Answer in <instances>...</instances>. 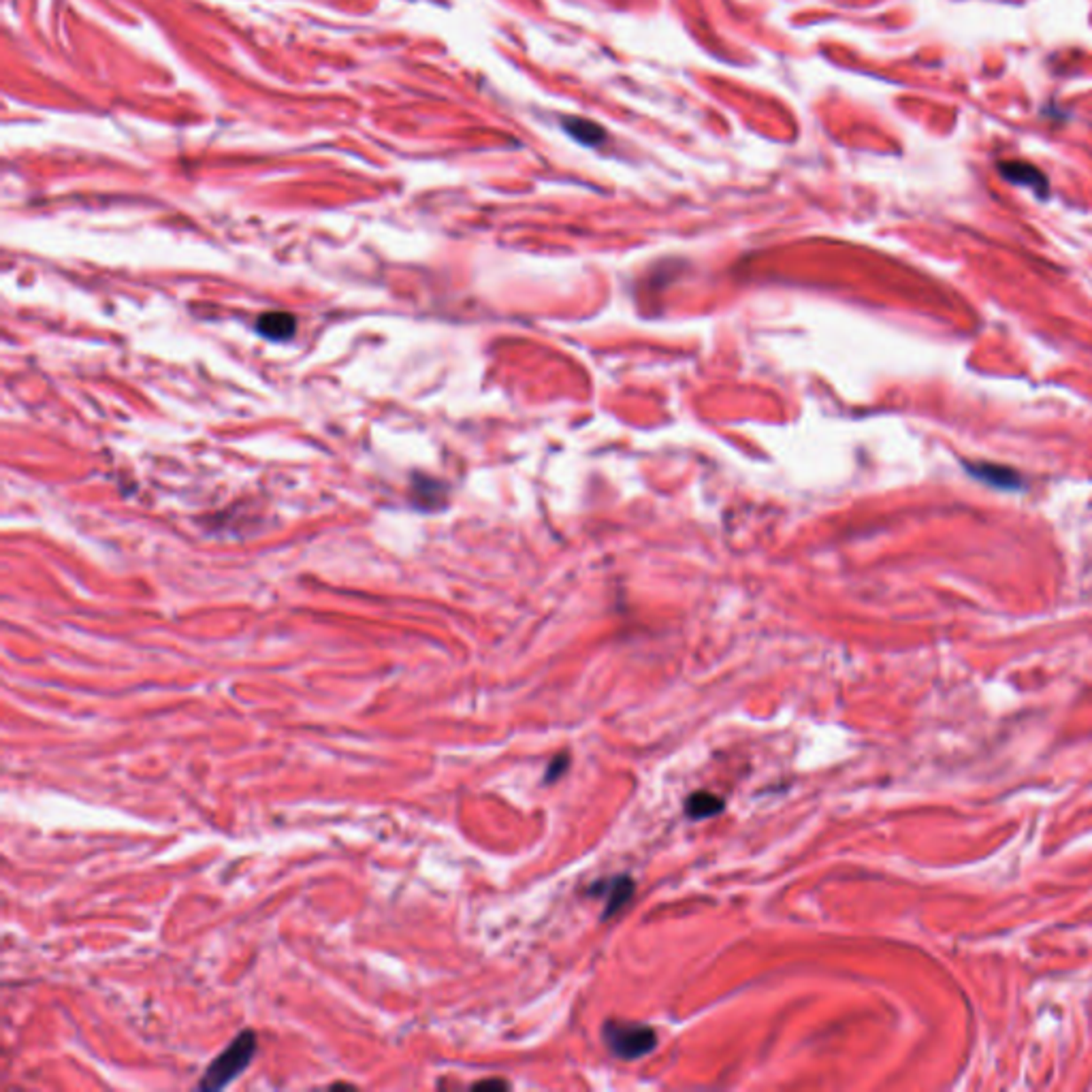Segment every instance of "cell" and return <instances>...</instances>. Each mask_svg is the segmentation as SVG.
Segmentation results:
<instances>
[{
  "label": "cell",
  "mask_w": 1092,
  "mask_h": 1092,
  "mask_svg": "<svg viewBox=\"0 0 1092 1092\" xmlns=\"http://www.w3.org/2000/svg\"><path fill=\"white\" fill-rule=\"evenodd\" d=\"M256 1048H259V1043H256L254 1033H252L250 1028L248 1031H241L239 1035L229 1043L227 1049L220 1052L218 1057L212 1060V1065L205 1069L203 1078L199 1081V1088L214 1092L229 1086L230 1081L239 1078V1075L250 1067Z\"/></svg>",
  "instance_id": "cell-1"
},
{
  "label": "cell",
  "mask_w": 1092,
  "mask_h": 1092,
  "mask_svg": "<svg viewBox=\"0 0 1092 1092\" xmlns=\"http://www.w3.org/2000/svg\"><path fill=\"white\" fill-rule=\"evenodd\" d=\"M604 1039L614 1057L623 1060H636L647 1057L658 1046V1035L647 1024L636 1022H606Z\"/></svg>",
  "instance_id": "cell-2"
},
{
  "label": "cell",
  "mask_w": 1092,
  "mask_h": 1092,
  "mask_svg": "<svg viewBox=\"0 0 1092 1092\" xmlns=\"http://www.w3.org/2000/svg\"><path fill=\"white\" fill-rule=\"evenodd\" d=\"M999 169L1002 173V177L1010 180L1011 183L1031 188V191H1035L1039 194V197H1046L1048 194V188H1049L1048 177L1043 176L1037 167L1028 165V162H1022V160H1007V162H1001Z\"/></svg>",
  "instance_id": "cell-3"
},
{
  "label": "cell",
  "mask_w": 1092,
  "mask_h": 1092,
  "mask_svg": "<svg viewBox=\"0 0 1092 1092\" xmlns=\"http://www.w3.org/2000/svg\"><path fill=\"white\" fill-rule=\"evenodd\" d=\"M591 894H602L604 899H606V911H604V917H611L617 911H621L623 905L632 899L634 881L626 875L612 877V879L591 885Z\"/></svg>",
  "instance_id": "cell-4"
},
{
  "label": "cell",
  "mask_w": 1092,
  "mask_h": 1092,
  "mask_svg": "<svg viewBox=\"0 0 1092 1092\" xmlns=\"http://www.w3.org/2000/svg\"><path fill=\"white\" fill-rule=\"evenodd\" d=\"M256 329L262 338L273 341H286L295 335L297 318L288 312H267L256 323Z\"/></svg>",
  "instance_id": "cell-5"
},
{
  "label": "cell",
  "mask_w": 1092,
  "mask_h": 1092,
  "mask_svg": "<svg viewBox=\"0 0 1092 1092\" xmlns=\"http://www.w3.org/2000/svg\"><path fill=\"white\" fill-rule=\"evenodd\" d=\"M561 126H564L566 133H568L576 144L587 145V148H596V145L604 144V139H606V133H604L602 126L591 122V120L566 118Z\"/></svg>",
  "instance_id": "cell-6"
},
{
  "label": "cell",
  "mask_w": 1092,
  "mask_h": 1092,
  "mask_svg": "<svg viewBox=\"0 0 1092 1092\" xmlns=\"http://www.w3.org/2000/svg\"><path fill=\"white\" fill-rule=\"evenodd\" d=\"M723 808H726V802H723L719 796L711 794V792H696V794H691L685 802L687 817L696 819V822H700V819L715 817L723 811Z\"/></svg>",
  "instance_id": "cell-7"
},
{
  "label": "cell",
  "mask_w": 1092,
  "mask_h": 1092,
  "mask_svg": "<svg viewBox=\"0 0 1092 1092\" xmlns=\"http://www.w3.org/2000/svg\"><path fill=\"white\" fill-rule=\"evenodd\" d=\"M971 472H975V474L984 478V480L992 482V485L996 487H1007V489H1013V487L1018 485V476L1013 474L1011 470H1007V467H996V465H975L971 467Z\"/></svg>",
  "instance_id": "cell-8"
},
{
  "label": "cell",
  "mask_w": 1092,
  "mask_h": 1092,
  "mask_svg": "<svg viewBox=\"0 0 1092 1092\" xmlns=\"http://www.w3.org/2000/svg\"><path fill=\"white\" fill-rule=\"evenodd\" d=\"M568 762H570L568 755H566V753L558 755V758L553 760V764L549 766V773H546V781H558L559 776L564 775V770L568 768Z\"/></svg>",
  "instance_id": "cell-9"
}]
</instances>
